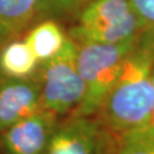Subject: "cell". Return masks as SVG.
<instances>
[{"label":"cell","instance_id":"cell-1","mask_svg":"<svg viewBox=\"0 0 154 154\" xmlns=\"http://www.w3.org/2000/svg\"><path fill=\"white\" fill-rule=\"evenodd\" d=\"M154 26L139 33L99 111L113 132L149 125L154 104Z\"/></svg>","mask_w":154,"mask_h":154},{"label":"cell","instance_id":"cell-2","mask_svg":"<svg viewBox=\"0 0 154 154\" xmlns=\"http://www.w3.org/2000/svg\"><path fill=\"white\" fill-rule=\"evenodd\" d=\"M138 35L116 44H77L78 69L85 83V96L72 116L99 113Z\"/></svg>","mask_w":154,"mask_h":154},{"label":"cell","instance_id":"cell-3","mask_svg":"<svg viewBox=\"0 0 154 154\" xmlns=\"http://www.w3.org/2000/svg\"><path fill=\"white\" fill-rule=\"evenodd\" d=\"M145 28L129 0H91L78 13V24L71 29L70 38L75 44H116Z\"/></svg>","mask_w":154,"mask_h":154},{"label":"cell","instance_id":"cell-4","mask_svg":"<svg viewBox=\"0 0 154 154\" xmlns=\"http://www.w3.org/2000/svg\"><path fill=\"white\" fill-rule=\"evenodd\" d=\"M77 51V44L71 38H66L62 49L44 62L40 82L41 106L56 116L73 113L85 96Z\"/></svg>","mask_w":154,"mask_h":154},{"label":"cell","instance_id":"cell-5","mask_svg":"<svg viewBox=\"0 0 154 154\" xmlns=\"http://www.w3.org/2000/svg\"><path fill=\"white\" fill-rule=\"evenodd\" d=\"M104 125L90 116H72L61 125H56L47 154H106L112 149Z\"/></svg>","mask_w":154,"mask_h":154},{"label":"cell","instance_id":"cell-6","mask_svg":"<svg viewBox=\"0 0 154 154\" xmlns=\"http://www.w3.org/2000/svg\"><path fill=\"white\" fill-rule=\"evenodd\" d=\"M56 114L39 110L0 132V143L6 154H47L56 127Z\"/></svg>","mask_w":154,"mask_h":154},{"label":"cell","instance_id":"cell-7","mask_svg":"<svg viewBox=\"0 0 154 154\" xmlns=\"http://www.w3.org/2000/svg\"><path fill=\"white\" fill-rule=\"evenodd\" d=\"M41 109L40 85L26 78L0 82V132Z\"/></svg>","mask_w":154,"mask_h":154},{"label":"cell","instance_id":"cell-8","mask_svg":"<svg viewBox=\"0 0 154 154\" xmlns=\"http://www.w3.org/2000/svg\"><path fill=\"white\" fill-rule=\"evenodd\" d=\"M41 0H0V41L22 32L35 17Z\"/></svg>","mask_w":154,"mask_h":154},{"label":"cell","instance_id":"cell-9","mask_svg":"<svg viewBox=\"0 0 154 154\" xmlns=\"http://www.w3.org/2000/svg\"><path fill=\"white\" fill-rule=\"evenodd\" d=\"M65 35L53 20H44L28 32L24 41L31 48L39 62H46L62 49Z\"/></svg>","mask_w":154,"mask_h":154},{"label":"cell","instance_id":"cell-10","mask_svg":"<svg viewBox=\"0 0 154 154\" xmlns=\"http://www.w3.org/2000/svg\"><path fill=\"white\" fill-rule=\"evenodd\" d=\"M38 60L25 41L14 40L0 53V70L8 78H26L35 69Z\"/></svg>","mask_w":154,"mask_h":154},{"label":"cell","instance_id":"cell-11","mask_svg":"<svg viewBox=\"0 0 154 154\" xmlns=\"http://www.w3.org/2000/svg\"><path fill=\"white\" fill-rule=\"evenodd\" d=\"M114 134L113 154H154V127L151 125Z\"/></svg>","mask_w":154,"mask_h":154},{"label":"cell","instance_id":"cell-12","mask_svg":"<svg viewBox=\"0 0 154 154\" xmlns=\"http://www.w3.org/2000/svg\"><path fill=\"white\" fill-rule=\"evenodd\" d=\"M91 0H41L34 20H51L69 14H78Z\"/></svg>","mask_w":154,"mask_h":154},{"label":"cell","instance_id":"cell-13","mask_svg":"<svg viewBox=\"0 0 154 154\" xmlns=\"http://www.w3.org/2000/svg\"><path fill=\"white\" fill-rule=\"evenodd\" d=\"M134 11L147 26H154V0H129Z\"/></svg>","mask_w":154,"mask_h":154},{"label":"cell","instance_id":"cell-14","mask_svg":"<svg viewBox=\"0 0 154 154\" xmlns=\"http://www.w3.org/2000/svg\"><path fill=\"white\" fill-rule=\"evenodd\" d=\"M153 82H154V77H153ZM149 125L154 127V104H153V110H152V116H151V120H149Z\"/></svg>","mask_w":154,"mask_h":154}]
</instances>
